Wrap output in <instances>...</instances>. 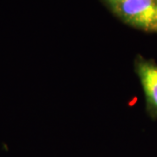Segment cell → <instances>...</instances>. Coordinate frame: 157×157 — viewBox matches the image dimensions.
Segmentation results:
<instances>
[{
	"label": "cell",
	"instance_id": "6da1fadb",
	"mask_svg": "<svg viewBox=\"0 0 157 157\" xmlns=\"http://www.w3.org/2000/svg\"><path fill=\"white\" fill-rule=\"evenodd\" d=\"M112 7L130 25L147 32H157V0H122Z\"/></svg>",
	"mask_w": 157,
	"mask_h": 157
},
{
	"label": "cell",
	"instance_id": "7a4b0ae2",
	"mask_svg": "<svg viewBox=\"0 0 157 157\" xmlns=\"http://www.w3.org/2000/svg\"><path fill=\"white\" fill-rule=\"evenodd\" d=\"M135 71L144 91L147 110L152 118L157 119V64L139 56L135 61Z\"/></svg>",
	"mask_w": 157,
	"mask_h": 157
},
{
	"label": "cell",
	"instance_id": "3957f363",
	"mask_svg": "<svg viewBox=\"0 0 157 157\" xmlns=\"http://www.w3.org/2000/svg\"><path fill=\"white\" fill-rule=\"evenodd\" d=\"M107 1L110 3L111 6H115V5H117V4H119L120 2H121L122 0H107Z\"/></svg>",
	"mask_w": 157,
	"mask_h": 157
}]
</instances>
